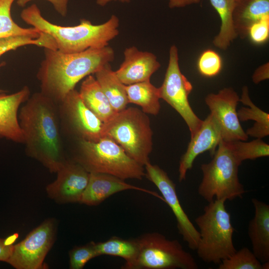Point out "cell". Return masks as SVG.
I'll use <instances>...</instances> for the list:
<instances>
[{"mask_svg": "<svg viewBox=\"0 0 269 269\" xmlns=\"http://www.w3.org/2000/svg\"><path fill=\"white\" fill-rule=\"evenodd\" d=\"M18 120L27 155L56 173L66 160L57 104L35 93L19 109Z\"/></svg>", "mask_w": 269, "mask_h": 269, "instance_id": "1", "label": "cell"}, {"mask_svg": "<svg viewBox=\"0 0 269 269\" xmlns=\"http://www.w3.org/2000/svg\"><path fill=\"white\" fill-rule=\"evenodd\" d=\"M44 53L37 74L40 92L57 105L80 81L115 59L114 50L109 45L72 53L45 48Z\"/></svg>", "mask_w": 269, "mask_h": 269, "instance_id": "2", "label": "cell"}, {"mask_svg": "<svg viewBox=\"0 0 269 269\" xmlns=\"http://www.w3.org/2000/svg\"><path fill=\"white\" fill-rule=\"evenodd\" d=\"M20 17L27 24L50 35L57 49L65 53L107 46L109 42L119 34V18L114 14L100 24H93L89 20L82 19L77 25L63 26L46 19L34 3L23 9Z\"/></svg>", "mask_w": 269, "mask_h": 269, "instance_id": "3", "label": "cell"}, {"mask_svg": "<svg viewBox=\"0 0 269 269\" xmlns=\"http://www.w3.org/2000/svg\"><path fill=\"white\" fill-rule=\"evenodd\" d=\"M208 203L203 213L195 219L200 234L196 250L204 262L219 265L237 251L233 242L235 229L225 202L213 200Z\"/></svg>", "mask_w": 269, "mask_h": 269, "instance_id": "4", "label": "cell"}, {"mask_svg": "<svg viewBox=\"0 0 269 269\" xmlns=\"http://www.w3.org/2000/svg\"><path fill=\"white\" fill-rule=\"evenodd\" d=\"M73 161L89 173H103L122 179H142L144 168L131 157L110 137L105 135L96 141L79 140Z\"/></svg>", "mask_w": 269, "mask_h": 269, "instance_id": "5", "label": "cell"}, {"mask_svg": "<svg viewBox=\"0 0 269 269\" xmlns=\"http://www.w3.org/2000/svg\"><path fill=\"white\" fill-rule=\"evenodd\" d=\"M217 147L212 159L201 165L203 177L198 193L208 202L242 198L246 190L238 177L241 163L233 154L227 141L221 140Z\"/></svg>", "mask_w": 269, "mask_h": 269, "instance_id": "6", "label": "cell"}, {"mask_svg": "<svg viewBox=\"0 0 269 269\" xmlns=\"http://www.w3.org/2000/svg\"><path fill=\"white\" fill-rule=\"evenodd\" d=\"M105 135L113 139L142 166L149 162L152 132L148 117L137 108H126L117 113L105 123Z\"/></svg>", "mask_w": 269, "mask_h": 269, "instance_id": "7", "label": "cell"}, {"mask_svg": "<svg viewBox=\"0 0 269 269\" xmlns=\"http://www.w3.org/2000/svg\"><path fill=\"white\" fill-rule=\"evenodd\" d=\"M138 251L129 269H197L198 265L191 254L176 240L167 239L153 232L136 238Z\"/></svg>", "mask_w": 269, "mask_h": 269, "instance_id": "8", "label": "cell"}, {"mask_svg": "<svg viewBox=\"0 0 269 269\" xmlns=\"http://www.w3.org/2000/svg\"><path fill=\"white\" fill-rule=\"evenodd\" d=\"M192 89V84L180 70L178 49L175 45H172L169 49L164 79L159 88L160 98L182 117L189 129L191 137L198 131L203 121L194 113L188 101Z\"/></svg>", "mask_w": 269, "mask_h": 269, "instance_id": "9", "label": "cell"}, {"mask_svg": "<svg viewBox=\"0 0 269 269\" xmlns=\"http://www.w3.org/2000/svg\"><path fill=\"white\" fill-rule=\"evenodd\" d=\"M61 129L79 140L96 141L104 136L105 124L83 103L78 91H70L58 104Z\"/></svg>", "mask_w": 269, "mask_h": 269, "instance_id": "10", "label": "cell"}, {"mask_svg": "<svg viewBox=\"0 0 269 269\" xmlns=\"http://www.w3.org/2000/svg\"><path fill=\"white\" fill-rule=\"evenodd\" d=\"M55 233V220H45L22 241L13 245L7 263L16 269L46 268L44 260L54 243Z\"/></svg>", "mask_w": 269, "mask_h": 269, "instance_id": "11", "label": "cell"}, {"mask_svg": "<svg viewBox=\"0 0 269 269\" xmlns=\"http://www.w3.org/2000/svg\"><path fill=\"white\" fill-rule=\"evenodd\" d=\"M145 175L158 188L165 202L172 210L177 221L179 233L188 247L196 250L200 234L181 206L178 198L176 186L166 172L156 165L147 163L144 166Z\"/></svg>", "mask_w": 269, "mask_h": 269, "instance_id": "12", "label": "cell"}, {"mask_svg": "<svg viewBox=\"0 0 269 269\" xmlns=\"http://www.w3.org/2000/svg\"><path fill=\"white\" fill-rule=\"evenodd\" d=\"M205 101L210 113L220 126L223 140L248 139V135L240 124L236 110L240 98L232 88H224L216 94L210 93L207 95Z\"/></svg>", "mask_w": 269, "mask_h": 269, "instance_id": "13", "label": "cell"}, {"mask_svg": "<svg viewBox=\"0 0 269 269\" xmlns=\"http://www.w3.org/2000/svg\"><path fill=\"white\" fill-rule=\"evenodd\" d=\"M56 173V179L46 187L48 196L58 203H79L90 173L77 162L67 159Z\"/></svg>", "mask_w": 269, "mask_h": 269, "instance_id": "14", "label": "cell"}, {"mask_svg": "<svg viewBox=\"0 0 269 269\" xmlns=\"http://www.w3.org/2000/svg\"><path fill=\"white\" fill-rule=\"evenodd\" d=\"M222 140L220 126L210 113L202 121L196 133L191 137L186 152L182 156L179 166V181L186 178V173L193 166L194 160L200 154L210 151L213 155Z\"/></svg>", "mask_w": 269, "mask_h": 269, "instance_id": "15", "label": "cell"}, {"mask_svg": "<svg viewBox=\"0 0 269 269\" xmlns=\"http://www.w3.org/2000/svg\"><path fill=\"white\" fill-rule=\"evenodd\" d=\"M124 54V60L115 72L125 85L150 80L160 67L153 53L140 51L134 46L126 48Z\"/></svg>", "mask_w": 269, "mask_h": 269, "instance_id": "16", "label": "cell"}, {"mask_svg": "<svg viewBox=\"0 0 269 269\" xmlns=\"http://www.w3.org/2000/svg\"><path fill=\"white\" fill-rule=\"evenodd\" d=\"M124 180L109 174L90 173L88 183L79 203L98 205L113 194L127 190H136L149 193L164 201L162 197L154 191L130 184Z\"/></svg>", "mask_w": 269, "mask_h": 269, "instance_id": "17", "label": "cell"}, {"mask_svg": "<svg viewBox=\"0 0 269 269\" xmlns=\"http://www.w3.org/2000/svg\"><path fill=\"white\" fill-rule=\"evenodd\" d=\"M30 96L28 87L10 94L0 92V137L16 143H24V137L18 120L20 106Z\"/></svg>", "mask_w": 269, "mask_h": 269, "instance_id": "18", "label": "cell"}, {"mask_svg": "<svg viewBox=\"0 0 269 269\" xmlns=\"http://www.w3.org/2000/svg\"><path fill=\"white\" fill-rule=\"evenodd\" d=\"M255 209L250 220L248 233L253 253L262 263L269 261V205L256 198H252Z\"/></svg>", "mask_w": 269, "mask_h": 269, "instance_id": "19", "label": "cell"}, {"mask_svg": "<svg viewBox=\"0 0 269 269\" xmlns=\"http://www.w3.org/2000/svg\"><path fill=\"white\" fill-rule=\"evenodd\" d=\"M269 17V0H237L233 12L234 27L238 36L247 37L250 26Z\"/></svg>", "mask_w": 269, "mask_h": 269, "instance_id": "20", "label": "cell"}, {"mask_svg": "<svg viewBox=\"0 0 269 269\" xmlns=\"http://www.w3.org/2000/svg\"><path fill=\"white\" fill-rule=\"evenodd\" d=\"M79 93L85 105L104 124L111 120L117 113L93 75L85 78Z\"/></svg>", "mask_w": 269, "mask_h": 269, "instance_id": "21", "label": "cell"}, {"mask_svg": "<svg viewBox=\"0 0 269 269\" xmlns=\"http://www.w3.org/2000/svg\"><path fill=\"white\" fill-rule=\"evenodd\" d=\"M95 75L115 111L118 113L126 109L129 103L126 85L121 82L110 63L104 65Z\"/></svg>", "mask_w": 269, "mask_h": 269, "instance_id": "22", "label": "cell"}, {"mask_svg": "<svg viewBox=\"0 0 269 269\" xmlns=\"http://www.w3.org/2000/svg\"><path fill=\"white\" fill-rule=\"evenodd\" d=\"M240 102L248 107H242L237 111L240 121L253 120L256 122L252 127L245 132L248 135L256 138H262L269 135V114L256 106L249 95L247 86L242 89Z\"/></svg>", "mask_w": 269, "mask_h": 269, "instance_id": "23", "label": "cell"}, {"mask_svg": "<svg viewBox=\"0 0 269 269\" xmlns=\"http://www.w3.org/2000/svg\"><path fill=\"white\" fill-rule=\"evenodd\" d=\"M218 12L221 24L218 34L214 37L213 44L218 48L226 50L238 36L236 32L233 12L237 0H209Z\"/></svg>", "mask_w": 269, "mask_h": 269, "instance_id": "24", "label": "cell"}, {"mask_svg": "<svg viewBox=\"0 0 269 269\" xmlns=\"http://www.w3.org/2000/svg\"><path fill=\"white\" fill-rule=\"evenodd\" d=\"M129 103L141 107L145 114L156 115L159 112L160 105L159 88L149 81L126 85Z\"/></svg>", "mask_w": 269, "mask_h": 269, "instance_id": "25", "label": "cell"}, {"mask_svg": "<svg viewBox=\"0 0 269 269\" xmlns=\"http://www.w3.org/2000/svg\"><path fill=\"white\" fill-rule=\"evenodd\" d=\"M98 256L108 255L124 259L126 263L123 269H129L135 260L138 251L137 239H124L113 237L106 241L95 243Z\"/></svg>", "mask_w": 269, "mask_h": 269, "instance_id": "26", "label": "cell"}, {"mask_svg": "<svg viewBox=\"0 0 269 269\" xmlns=\"http://www.w3.org/2000/svg\"><path fill=\"white\" fill-rule=\"evenodd\" d=\"M15 0H0V39L16 36H28L34 38L39 37L42 32L33 27H22L13 20L11 8Z\"/></svg>", "mask_w": 269, "mask_h": 269, "instance_id": "27", "label": "cell"}, {"mask_svg": "<svg viewBox=\"0 0 269 269\" xmlns=\"http://www.w3.org/2000/svg\"><path fill=\"white\" fill-rule=\"evenodd\" d=\"M227 142L233 154L241 163L245 160L269 155V145L262 138H257L250 142L238 140Z\"/></svg>", "mask_w": 269, "mask_h": 269, "instance_id": "28", "label": "cell"}, {"mask_svg": "<svg viewBox=\"0 0 269 269\" xmlns=\"http://www.w3.org/2000/svg\"><path fill=\"white\" fill-rule=\"evenodd\" d=\"M35 45L44 48L57 49L55 42L49 34L42 32L36 38L28 36H10L0 39V57L4 53L26 45Z\"/></svg>", "mask_w": 269, "mask_h": 269, "instance_id": "29", "label": "cell"}, {"mask_svg": "<svg viewBox=\"0 0 269 269\" xmlns=\"http://www.w3.org/2000/svg\"><path fill=\"white\" fill-rule=\"evenodd\" d=\"M219 269H262V265L253 252L244 247L219 264Z\"/></svg>", "mask_w": 269, "mask_h": 269, "instance_id": "30", "label": "cell"}, {"mask_svg": "<svg viewBox=\"0 0 269 269\" xmlns=\"http://www.w3.org/2000/svg\"><path fill=\"white\" fill-rule=\"evenodd\" d=\"M222 67V60L215 51L208 49L203 51L197 61L198 70L202 75L212 77L217 75Z\"/></svg>", "mask_w": 269, "mask_h": 269, "instance_id": "31", "label": "cell"}, {"mask_svg": "<svg viewBox=\"0 0 269 269\" xmlns=\"http://www.w3.org/2000/svg\"><path fill=\"white\" fill-rule=\"evenodd\" d=\"M95 242L75 247L69 252V267L71 269H82L92 259L98 257Z\"/></svg>", "mask_w": 269, "mask_h": 269, "instance_id": "32", "label": "cell"}, {"mask_svg": "<svg viewBox=\"0 0 269 269\" xmlns=\"http://www.w3.org/2000/svg\"><path fill=\"white\" fill-rule=\"evenodd\" d=\"M247 37L251 42L257 45L267 42L269 37V17L253 24L248 30Z\"/></svg>", "mask_w": 269, "mask_h": 269, "instance_id": "33", "label": "cell"}, {"mask_svg": "<svg viewBox=\"0 0 269 269\" xmlns=\"http://www.w3.org/2000/svg\"><path fill=\"white\" fill-rule=\"evenodd\" d=\"M33 0H16L17 4L20 7H24L29 1ZM50 2L55 10L61 16L65 17L67 14L68 2L69 0H46Z\"/></svg>", "mask_w": 269, "mask_h": 269, "instance_id": "34", "label": "cell"}, {"mask_svg": "<svg viewBox=\"0 0 269 269\" xmlns=\"http://www.w3.org/2000/svg\"><path fill=\"white\" fill-rule=\"evenodd\" d=\"M269 78V63L267 62L259 66L254 72L252 80L255 84H259L261 82Z\"/></svg>", "mask_w": 269, "mask_h": 269, "instance_id": "35", "label": "cell"}, {"mask_svg": "<svg viewBox=\"0 0 269 269\" xmlns=\"http://www.w3.org/2000/svg\"><path fill=\"white\" fill-rule=\"evenodd\" d=\"M12 246L6 245L4 239H0V261L7 263L11 254Z\"/></svg>", "mask_w": 269, "mask_h": 269, "instance_id": "36", "label": "cell"}, {"mask_svg": "<svg viewBox=\"0 0 269 269\" xmlns=\"http://www.w3.org/2000/svg\"><path fill=\"white\" fill-rule=\"evenodd\" d=\"M201 0H168V6L170 8L183 7L191 4L200 2Z\"/></svg>", "mask_w": 269, "mask_h": 269, "instance_id": "37", "label": "cell"}, {"mask_svg": "<svg viewBox=\"0 0 269 269\" xmlns=\"http://www.w3.org/2000/svg\"><path fill=\"white\" fill-rule=\"evenodd\" d=\"M113 1H119L123 3H128L131 0H96L97 4L100 6H105L108 3Z\"/></svg>", "mask_w": 269, "mask_h": 269, "instance_id": "38", "label": "cell"}, {"mask_svg": "<svg viewBox=\"0 0 269 269\" xmlns=\"http://www.w3.org/2000/svg\"><path fill=\"white\" fill-rule=\"evenodd\" d=\"M17 236V234H14L9 236L7 238L4 239V244L7 246L12 245L11 244L15 241Z\"/></svg>", "mask_w": 269, "mask_h": 269, "instance_id": "39", "label": "cell"}, {"mask_svg": "<svg viewBox=\"0 0 269 269\" xmlns=\"http://www.w3.org/2000/svg\"><path fill=\"white\" fill-rule=\"evenodd\" d=\"M262 265V269H269V261L263 263Z\"/></svg>", "mask_w": 269, "mask_h": 269, "instance_id": "40", "label": "cell"}, {"mask_svg": "<svg viewBox=\"0 0 269 269\" xmlns=\"http://www.w3.org/2000/svg\"><path fill=\"white\" fill-rule=\"evenodd\" d=\"M5 91H3V90H0V92H4Z\"/></svg>", "mask_w": 269, "mask_h": 269, "instance_id": "41", "label": "cell"}]
</instances>
